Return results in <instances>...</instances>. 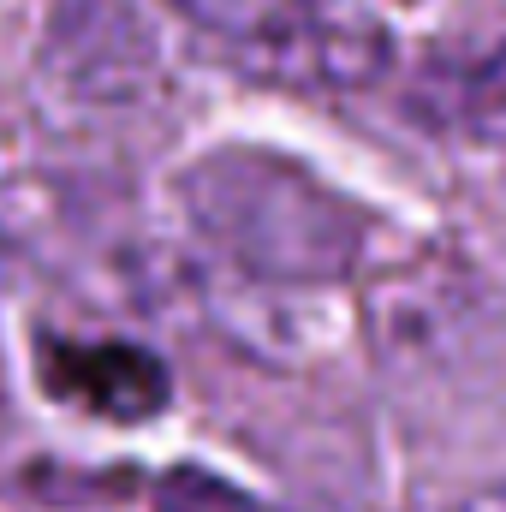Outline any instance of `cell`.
I'll return each mask as SVG.
<instances>
[{
    "instance_id": "1",
    "label": "cell",
    "mask_w": 506,
    "mask_h": 512,
    "mask_svg": "<svg viewBox=\"0 0 506 512\" xmlns=\"http://www.w3.org/2000/svg\"><path fill=\"white\" fill-rule=\"evenodd\" d=\"M173 191L191 233L256 286H334L370 239V221L346 191L262 143L197 155Z\"/></svg>"
},
{
    "instance_id": "2",
    "label": "cell",
    "mask_w": 506,
    "mask_h": 512,
    "mask_svg": "<svg viewBox=\"0 0 506 512\" xmlns=\"http://www.w3.org/2000/svg\"><path fill=\"white\" fill-rule=\"evenodd\" d=\"M197 30L221 36L251 60L262 78L316 84V90H358L381 78L393 60V42H381L364 24H334L310 0H167Z\"/></svg>"
},
{
    "instance_id": "3",
    "label": "cell",
    "mask_w": 506,
    "mask_h": 512,
    "mask_svg": "<svg viewBox=\"0 0 506 512\" xmlns=\"http://www.w3.org/2000/svg\"><path fill=\"white\" fill-rule=\"evenodd\" d=\"M36 66L66 102L131 108L161 78V42L131 0H60Z\"/></svg>"
},
{
    "instance_id": "4",
    "label": "cell",
    "mask_w": 506,
    "mask_h": 512,
    "mask_svg": "<svg viewBox=\"0 0 506 512\" xmlns=\"http://www.w3.org/2000/svg\"><path fill=\"white\" fill-rule=\"evenodd\" d=\"M30 370L48 399L102 417V423H149L167 411L173 399V370L137 346V340H114V334H66V328H42Z\"/></svg>"
},
{
    "instance_id": "5",
    "label": "cell",
    "mask_w": 506,
    "mask_h": 512,
    "mask_svg": "<svg viewBox=\"0 0 506 512\" xmlns=\"http://www.w3.org/2000/svg\"><path fill=\"white\" fill-rule=\"evenodd\" d=\"M405 108L411 120L447 131V137L506 149V36L453 48V54H429L405 84Z\"/></svg>"
},
{
    "instance_id": "6",
    "label": "cell",
    "mask_w": 506,
    "mask_h": 512,
    "mask_svg": "<svg viewBox=\"0 0 506 512\" xmlns=\"http://www.w3.org/2000/svg\"><path fill=\"white\" fill-rule=\"evenodd\" d=\"M155 512H280L251 489L203 471V465H173L155 477Z\"/></svg>"
},
{
    "instance_id": "7",
    "label": "cell",
    "mask_w": 506,
    "mask_h": 512,
    "mask_svg": "<svg viewBox=\"0 0 506 512\" xmlns=\"http://www.w3.org/2000/svg\"><path fill=\"white\" fill-rule=\"evenodd\" d=\"M447 512H506V483H495V489H477V495L453 501Z\"/></svg>"
},
{
    "instance_id": "8",
    "label": "cell",
    "mask_w": 506,
    "mask_h": 512,
    "mask_svg": "<svg viewBox=\"0 0 506 512\" xmlns=\"http://www.w3.org/2000/svg\"><path fill=\"white\" fill-rule=\"evenodd\" d=\"M6 262H12V239L0 233V274H6Z\"/></svg>"
},
{
    "instance_id": "9",
    "label": "cell",
    "mask_w": 506,
    "mask_h": 512,
    "mask_svg": "<svg viewBox=\"0 0 506 512\" xmlns=\"http://www.w3.org/2000/svg\"><path fill=\"white\" fill-rule=\"evenodd\" d=\"M0 429H6V376H0Z\"/></svg>"
}]
</instances>
